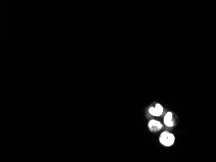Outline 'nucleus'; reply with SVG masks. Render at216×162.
Instances as JSON below:
<instances>
[{
    "mask_svg": "<svg viewBox=\"0 0 216 162\" xmlns=\"http://www.w3.org/2000/svg\"><path fill=\"white\" fill-rule=\"evenodd\" d=\"M164 109L162 106L161 104H156L155 107H151L149 109V113L152 115L153 116H156V117H159L161 116V115L163 113Z\"/></svg>",
    "mask_w": 216,
    "mask_h": 162,
    "instance_id": "obj_2",
    "label": "nucleus"
},
{
    "mask_svg": "<svg viewBox=\"0 0 216 162\" xmlns=\"http://www.w3.org/2000/svg\"><path fill=\"white\" fill-rule=\"evenodd\" d=\"M148 127L151 131L157 132L160 130L162 128V125L159 121L152 119L148 123Z\"/></svg>",
    "mask_w": 216,
    "mask_h": 162,
    "instance_id": "obj_3",
    "label": "nucleus"
},
{
    "mask_svg": "<svg viewBox=\"0 0 216 162\" xmlns=\"http://www.w3.org/2000/svg\"><path fill=\"white\" fill-rule=\"evenodd\" d=\"M164 123L168 127H171L173 126L174 123L173 121V115L171 112H168L166 114L164 117Z\"/></svg>",
    "mask_w": 216,
    "mask_h": 162,
    "instance_id": "obj_4",
    "label": "nucleus"
},
{
    "mask_svg": "<svg viewBox=\"0 0 216 162\" xmlns=\"http://www.w3.org/2000/svg\"><path fill=\"white\" fill-rule=\"evenodd\" d=\"M175 141V135L173 134L170 133L168 131H164L162 132L160 135L159 141L162 145L166 147H170L172 146Z\"/></svg>",
    "mask_w": 216,
    "mask_h": 162,
    "instance_id": "obj_1",
    "label": "nucleus"
}]
</instances>
